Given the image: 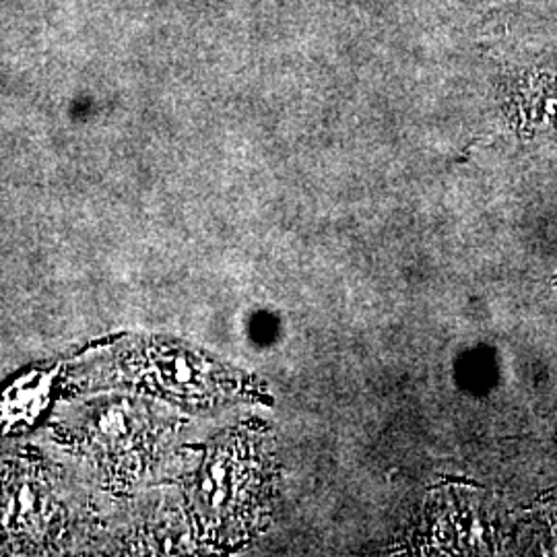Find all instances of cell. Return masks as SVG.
Masks as SVG:
<instances>
[{
	"instance_id": "6da1fadb",
	"label": "cell",
	"mask_w": 557,
	"mask_h": 557,
	"mask_svg": "<svg viewBox=\"0 0 557 557\" xmlns=\"http://www.w3.org/2000/svg\"><path fill=\"white\" fill-rule=\"evenodd\" d=\"M69 517L59 481L36 460L0 462V541L15 549H40L60 537Z\"/></svg>"
}]
</instances>
